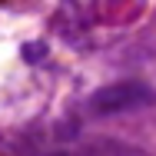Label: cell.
Masks as SVG:
<instances>
[{
    "instance_id": "6da1fadb",
    "label": "cell",
    "mask_w": 156,
    "mask_h": 156,
    "mask_svg": "<svg viewBox=\"0 0 156 156\" xmlns=\"http://www.w3.org/2000/svg\"><path fill=\"white\" fill-rule=\"evenodd\" d=\"M50 156H140V153L126 150L120 143H83V146L60 150V153H50Z\"/></svg>"
}]
</instances>
